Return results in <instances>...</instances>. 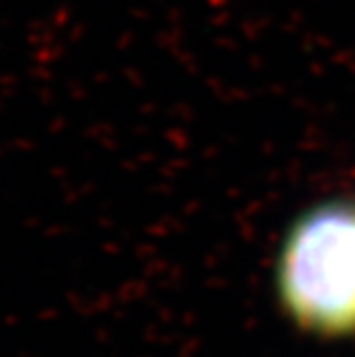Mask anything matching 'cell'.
Returning <instances> with one entry per match:
<instances>
[{
    "mask_svg": "<svg viewBox=\"0 0 355 357\" xmlns=\"http://www.w3.org/2000/svg\"><path fill=\"white\" fill-rule=\"evenodd\" d=\"M279 307L302 332L355 337V199H328L293 219L279 245Z\"/></svg>",
    "mask_w": 355,
    "mask_h": 357,
    "instance_id": "6da1fadb",
    "label": "cell"
}]
</instances>
